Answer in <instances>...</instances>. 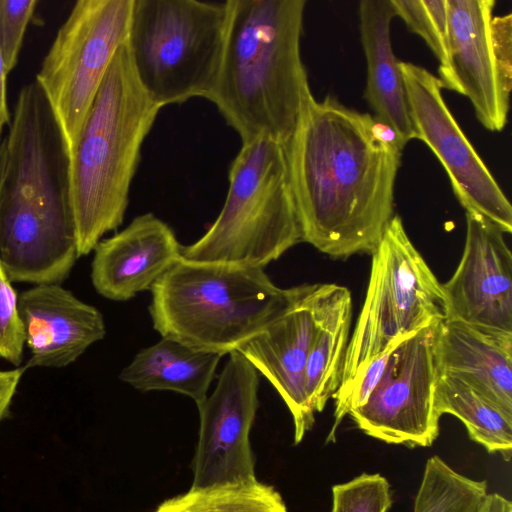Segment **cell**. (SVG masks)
Returning a JSON list of instances; mask_svg holds the SVG:
<instances>
[{"mask_svg":"<svg viewBox=\"0 0 512 512\" xmlns=\"http://www.w3.org/2000/svg\"><path fill=\"white\" fill-rule=\"evenodd\" d=\"M283 148L302 242L333 258L372 255L394 216L402 148L393 131L311 93Z\"/></svg>","mask_w":512,"mask_h":512,"instance_id":"obj_1","label":"cell"},{"mask_svg":"<svg viewBox=\"0 0 512 512\" xmlns=\"http://www.w3.org/2000/svg\"><path fill=\"white\" fill-rule=\"evenodd\" d=\"M435 409L441 417L450 414L466 427L470 439L505 461L512 455V416L462 380L440 373Z\"/></svg>","mask_w":512,"mask_h":512,"instance_id":"obj_22","label":"cell"},{"mask_svg":"<svg viewBox=\"0 0 512 512\" xmlns=\"http://www.w3.org/2000/svg\"><path fill=\"white\" fill-rule=\"evenodd\" d=\"M440 323L419 330L393 348L381 380L366 403L348 414L364 434L410 448L429 447L437 439Z\"/></svg>","mask_w":512,"mask_h":512,"instance_id":"obj_10","label":"cell"},{"mask_svg":"<svg viewBox=\"0 0 512 512\" xmlns=\"http://www.w3.org/2000/svg\"><path fill=\"white\" fill-rule=\"evenodd\" d=\"M23 375V369H0V423L7 416Z\"/></svg>","mask_w":512,"mask_h":512,"instance_id":"obj_29","label":"cell"},{"mask_svg":"<svg viewBox=\"0 0 512 512\" xmlns=\"http://www.w3.org/2000/svg\"><path fill=\"white\" fill-rule=\"evenodd\" d=\"M132 5L133 0H78L36 74L69 156L115 54L127 42Z\"/></svg>","mask_w":512,"mask_h":512,"instance_id":"obj_9","label":"cell"},{"mask_svg":"<svg viewBox=\"0 0 512 512\" xmlns=\"http://www.w3.org/2000/svg\"><path fill=\"white\" fill-rule=\"evenodd\" d=\"M327 284H303L292 307L241 345L239 352L278 392L292 416L294 444L313 427L304 388V371L321 314Z\"/></svg>","mask_w":512,"mask_h":512,"instance_id":"obj_15","label":"cell"},{"mask_svg":"<svg viewBox=\"0 0 512 512\" xmlns=\"http://www.w3.org/2000/svg\"><path fill=\"white\" fill-rule=\"evenodd\" d=\"M228 355L213 392L196 403L200 426L190 489L257 479L250 431L260 406L259 373L239 352Z\"/></svg>","mask_w":512,"mask_h":512,"instance_id":"obj_13","label":"cell"},{"mask_svg":"<svg viewBox=\"0 0 512 512\" xmlns=\"http://www.w3.org/2000/svg\"><path fill=\"white\" fill-rule=\"evenodd\" d=\"M2 129H3V127L0 125V137H1Z\"/></svg>","mask_w":512,"mask_h":512,"instance_id":"obj_33","label":"cell"},{"mask_svg":"<svg viewBox=\"0 0 512 512\" xmlns=\"http://www.w3.org/2000/svg\"><path fill=\"white\" fill-rule=\"evenodd\" d=\"M359 29L367 65L364 97L375 119L396 135L401 148L415 138L400 61L394 55L390 27L396 16L391 0H362Z\"/></svg>","mask_w":512,"mask_h":512,"instance_id":"obj_18","label":"cell"},{"mask_svg":"<svg viewBox=\"0 0 512 512\" xmlns=\"http://www.w3.org/2000/svg\"><path fill=\"white\" fill-rule=\"evenodd\" d=\"M302 290L278 287L262 268L181 257L151 288L149 313L162 337L224 356L284 315Z\"/></svg>","mask_w":512,"mask_h":512,"instance_id":"obj_5","label":"cell"},{"mask_svg":"<svg viewBox=\"0 0 512 512\" xmlns=\"http://www.w3.org/2000/svg\"><path fill=\"white\" fill-rule=\"evenodd\" d=\"M155 512H288L281 494L253 480L190 489L162 502Z\"/></svg>","mask_w":512,"mask_h":512,"instance_id":"obj_23","label":"cell"},{"mask_svg":"<svg viewBox=\"0 0 512 512\" xmlns=\"http://www.w3.org/2000/svg\"><path fill=\"white\" fill-rule=\"evenodd\" d=\"M220 63L206 99L241 142L284 146L312 93L300 42L305 0H227Z\"/></svg>","mask_w":512,"mask_h":512,"instance_id":"obj_3","label":"cell"},{"mask_svg":"<svg viewBox=\"0 0 512 512\" xmlns=\"http://www.w3.org/2000/svg\"><path fill=\"white\" fill-rule=\"evenodd\" d=\"M37 0H0V55L9 73L17 64Z\"/></svg>","mask_w":512,"mask_h":512,"instance_id":"obj_28","label":"cell"},{"mask_svg":"<svg viewBox=\"0 0 512 512\" xmlns=\"http://www.w3.org/2000/svg\"><path fill=\"white\" fill-rule=\"evenodd\" d=\"M437 360L440 373L462 380L512 416V337L444 320Z\"/></svg>","mask_w":512,"mask_h":512,"instance_id":"obj_19","label":"cell"},{"mask_svg":"<svg viewBox=\"0 0 512 512\" xmlns=\"http://www.w3.org/2000/svg\"><path fill=\"white\" fill-rule=\"evenodd\" d=\"M415 138L444 167L466 212L481 215L504 233L512 232V207L442 97L440 79L422 66L400 61Z\"/></svg>","mask_w":512,"mask_h":512,"instance_id":"obj_12","label":"cell"},{"mask_svg":"<svg viewBox=\"0 0 512 512\" xmlns=\"http://www.w3.org/2000/svg\"><path fill=\"white\" fill-rule=\"evenodd\" d=\"M222 356L168 337L140 350L119 379L141 392L173 391L195 403L206 398Z\"/></svg>","mask_w":512,"mask_h":512,"instance_id":"obj_20","label":"cell"},{"mask_svg":"<svg viewBox=\"0 0 512 512\" xmlns=\"http://www.w3.org/2000/svg\"><path fill=\"white\" fill-rule=\"evenodd\" d=\"M504 234L483 216L466 212L464 250L442 284L445 320L512 337V254Z\"/></svg>","mask_w":512,"mask_h":512,"instance_id":"obj_14","label":"cell"},{"mask_svg":"<svg viewBox=\"0 0 512 512\" xmlns=\"http://www.w3.org/2000/svg\"><path fill=\"white\" fill-rule=\"evenodd\" d=\"M392 503L391 484L379 473H362L332 487L331 512H387Z\"/></svg>","mask_w":512,"mask_h":512,"instance_id":"obj_26","label":"cell"},{"mask_svg":"<svg viewBox=\"0 0 512 512\" xmlns=\"http://www.w3.org/2000/svg\"><path fill=\"white\" fill-rule=\"evenodd\" d=\"M126 43L115 54L69 156L79 257L122 225L143 143L161 109L139 83Z\"/></svg>","mask_w":512,"mask_h":512,"instance_id":"obj_4","label":"cell"},{"mask_svg":"<svg viewBox=\"0 0 512 512\" xmlns=\"http://www.w3.org/2000/svg\"><path fill=\"white\" fill-rule=\"evenodd\" d=\"M7 71L4 67L2 57L0 55V125L4 127L10 123L11 117L8 110L7 104V87H6V76Z\"/></svg>","mask_w":512,"mask_h":512,"instance_id":"obj_30","label":"cell"},{"mask_svg":"<svg viewBox=\"0 0 512 512\" xmlns=\"http://www.w3.org/2000/svg\"><path fill=\"white\" fill-rule=\"evenodd\" d=\"M6 157H7V144H6V139L4 138L0 141V190H1L5 167H6Z\"/></svg>","mask_w":512,"mask_h":512,"instance_id":"obj_32","label":"cell"},{"mask_svg":"<svg viewBox=\"0 0 512 512\" xmlns=\"http://www.w3.org/2000/svg\"><path fill=\"white\" fill-rule=\"evenodd\" d=\"M229 186L215 221L182 257L264 269L302 242L284 148L268 139L242 143L229 169Z\"/></svg>","mask_w":512,"mask_h":512,"instance_id":"obj_6","label":"cell"},{"mask_svg":"<svg viewBox=\"0 0 512 512\" xmlns=\"http://www.w3.org/2000/svg\"><path fill=\"white\" fill-rule=\"evenodd\" d=\"M227 17V1L133 0L126 44L139 83L160 108L206 98Z\"/></svg>","mask_w":512,"mask_h":512,"instance_id":"obj_7","label":"cell"},{"mask_svg":"<svg viewBox=\"0 0 512 512\" xmlns=\"http://www.w3.org/2000/svg\"><path fill=\"white\" fill-rule=\"evenodd\" d=\"M352 298L348 288L327 284L321 305L319 325L311 345L304 388L314 413L322 412L337 391L349 342Z\"/></svg>","mask_w":512,"mask_h":512,"instance_id":"obj_21","label":"cell"},{"mask_svg":"<svg viewBox=\"0 0 512 512\" xmlns=\"http://www.w3.org/2000/svg\"><path fill=\"white\" fill-rule=\"evenodd\" d=\"M172 228L153 213L135 217L94 248L91 281L102 297L128 301L153 285L182 257Z\"/></svg>","mask_w":512,"mask_h":512,"instance_id":"obj_16","label":"cell"},{"mask_svg":"<svg viewBox=\"0 0 512 512\" xmlns=\"http://www.w3.org/2000/svg\"><path fill=\"white\" fill-rule=\"evenodd\" d=\"M5 139L0 262L12 282L61 284L79 258L69 155L35 80L20 89Z\"/></svg>","mask_w":512,"mask_h":512,"instance_id":"obj_2","label":"cell"},{"mask_svg":"<svg viewBox=\"0 0 512 512\" xmlns=\"http://www.w3.org/2000/svg\"><path fill=\"white\" fill-rule=\"evenodd\" d=\"M479 512H512V503L498 493H488Z\"/></svg>","mask_w":512,"mask_h":512,"instance_id":"obj_31","label":"cell"},{"mask_svg":"<svg viewBox=\"0 0 512 512\" xmlns=\"http://www.w3.org/2000/svg\"><path fill=\"white\" fill-rule=\"evenodd\" d=\"M396 16L419 35L439 62V79L449 69L450 33L447 0H391Z\"/></svg>","mask_w":512,"mask_h":512,"instance_id":"obj_25","label":"cell"},{"mask_svg":"<svg viewBox=\"0 0 512 512\" xmlns=\"http://www.w3.org/2000/svg\"><path fill=\"white\" fill-rule=\"evenodd\" d=\"M445 318L442 284L411 242L401 217L394 215L372 253L366 296L337 390L380 353Z\"/></svg>","mask_w":512,"mask_h":512,"instance_id":"obj_8","label":"cell"},{"mask_svg":"<svg viewBox=\"0 0 512 512\" xmlns=\"http://www.w3.org/2000/svg\"><path fill=\"white\" fill-rule=\"evenodd\" d=\"M488 493L485 480L469 478L434 455L425 464L412 512H479Z\"/></svg>","mask_w":512,"mask_h":512,"instance_id":"obj_24","label":"cell"},{"mask_svg":"<svg viewBox=\"0 0 512 512\" xmlns=\"http://www.w3.org/2000/svg\"><path fill=\"white\" fill-rule=\"evenodd\" d=\"M19 295L0 262V359L19 365L23 360L25 333Z\"/></svg>","mask_w":512,"mask_h":512,"instance_id":"obj_27","label":"cell"},{"mask_svg":"<svg viewBox=\"0 0 512 512\" xmlns=\"http://www.w3.org/2000/svg\"><path fill=\"white\" fill-rule=\"evenodd\" d=\"M450 60L443 88L466 96L479 122L502 131L512 87V14L494 16V0H447Z\"/></svg>","mask_w":512,"mask_h":512,"instance_id":"obj_11","label":"cell"},{"mask_svg":"<svg viewBox=\"0 0 512 512\" xmlns=\"http://www.w3.org/2000/svg\"><path fill=\"white\" fill-rule=\"evenodd\" d=\"M18 305L28 367H66L106 335L101 312L61 284L33 285L21 292Z\"/></svg>","mask_w":512,"mask_h":512,"instance_id":"obj_17","label":"cell"}]
</instances>
